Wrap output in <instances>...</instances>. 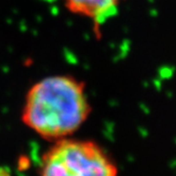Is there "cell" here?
Listing matches in <instances>:
<instances>
[{
    "label": "cell",
    "mask_w": 176,
    "mask_h": 176,
    "mask_svg": "<svg viewBox=\"0 0 176 176\" xmlns=\"http://www.w3.org/2000/svg\"><path fill=\"white\" fill-rule=\"evenodd\" d=\"M90 113L84 88L67 75L43 78L28 90L22 120L44 139L68 138L84 123Z\"/></svg>",
    "instance_id": "cell-1"
},
{
    "label": "cell",
    "mask_w": 176,
    "mask_h": 176,
    "mask_svg": "<svg viewBox=\"0 0 176 176\" xmlns=\"http://www.w3.org/2000/svg\"><path fill=\"white\" fill-rule=\"evenodd\" d=\"M40 176H118L110 156L92 141L61 139L42 157Z\"/></svg>",
    "instance_id": "cell-2"
},
{
    "label": "cell",
    "mask_w": 176,
    "mask_h": 176,
    "mask_svg": "<svg viewBox=\"0 0 176 176\" xmlns=\"http://www.w3.org/2000/svg\"><path fill=\"white\" fill-rule=\"evenodd\" d=\"M67 5L73 12L93 17L98 23L114 15L116 0H66Z\"/></svg>",
    "instance_id": "cell-3"
}]
</instances>
